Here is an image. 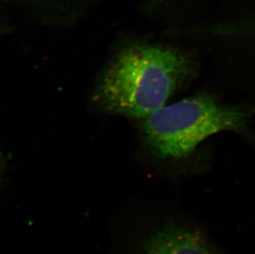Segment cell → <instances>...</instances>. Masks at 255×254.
<instances>
[{
	"mask_svg": "<svg viewBox=\"0 0 255 254\" xmlns=\"http://www.w3.org/2000/svg\"><path fill=\"white\" fill-rule=\"evenodd\" d=\"M1 174H2V163H1V158H0V178H1Z\"/></svg>",
	"mask_w": 255,
	"mask_h": 254,
	"instance_id": "cell-4",
	"label": "cell"
},
{
	"mask_svg": "<svg viewBox=\"0 0 255 254\" xmlns=\"http://www.w3.org/2000/svg\"><path fill=\"white\" fill-rule=\"evenodd\" d=\"M250 116L244 108L221 105L208 94H198L163 106L143 118L141 131L157 158L182 160L212 134L244 129Z\"/></svg>",
	"mask_w": 255,
	"mask_h": 254,
	"instance_id": "cell-2",
	"label": "cell"
},
{
	"mask_svg": "<svg viewBox=\"0 0 255 254\" xmlns=\"http://www.w3.org/2000/svg\"><path fill=\"white\" fill-rule=\"evenodd\" d=\"M193 69L190 56L177 49L132 44L109 64L94 100L108 113L143 119L166 105Z\"/></svg>",
	"mask_w": 255,
	"mask_h": 254,
	"instance_id": "cell-1",
	"label": "cell"
},
{
	"mask_svg": "<svg viewBox=\"0 0 255 254\" xmlns=\"http://www.w3.org/2000/svg\"><path fill=\"white\" fill-rule=\"evenodd\" d=\"M139 254H223L198 221L171 207L141 244Z\"/></svg>",
	"mask_w": 255,
	"mask_h": 254,
	"instance_id": "cell-3",
	"label": "cell"
}]
</instances>
